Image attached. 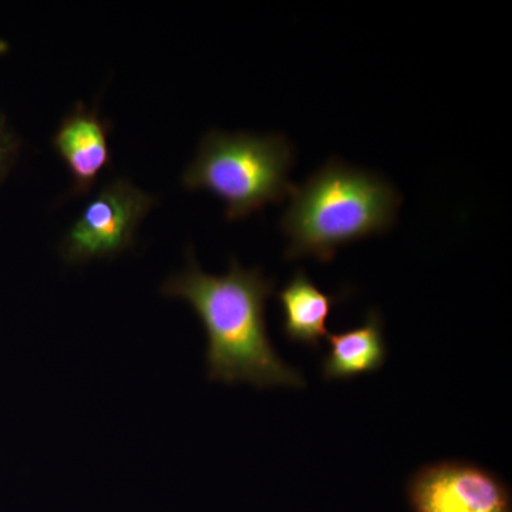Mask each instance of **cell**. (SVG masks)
<instances>
[{"mask_svg": "<svg viewBox=\"0 0 512 512\" xmlns=\"http://www.w3.org/2000/svg\"><path fill=\"white\" fill-rule=\"evenodd\" d=\"M274 289V279L265 278L259 268H242L235 258L227 274H205L190 251L187 268L171 275L161 293L190 303L200 316L210 380L249 383L256 389L303 387L302 373L286 365L266 332V302Z\"/></svg>", "mask_w": 512, "mask_h": 512, "instance_id": "6da1fadb", "label": "cell"}, {"mask_svg": "<svg viewBox=\"0 0 512 512\" xmlns=\"http://www.w3.org/2000/svg\"><path fill=\"white\" fill-rule=\"evenodd\" d=\"M400 204L382 175L330 158L292 194L281 220L289 238L285 258L311 256L328 264L339 248L389 231Z\"/></svg>", "mask_w": 512, "mask_h": 512, "instance_id": "7a4b0ae2", "label": "cell"}, {"mask_svg": "<svg viewBox=\"0 0 512 512\" xmlns=\"http://www.w3.org/2000/svg\"><path fill=\"white\" fill-rule=\"evenodd\" d=\"M293 163L295 151L284 134L211 130L184 171L183 185L217 195L227 205L225 218L237 221L292 197Z\"/></svg>", "mask_w": 512, "mask_h": 512, "instance_id": "3957f363", "label": "cell"}, {"mask_svg": "<svg viewBox=\"0 0 512 512\" xmlns=\"http://www.w3.org/2000/svg\"><path fill=\"white\" fill-rule=\"evenodd\" d=\"M157 198L137 185L117 178L104 185L73 222L60 244V255L69 265L116 258L136 242L138 228Z\"/></svg>", "mask_w": 512, "mask_h": 512, "instance_id": "277c9868", "label": "cell"}, {"mask_svg": "<svg viewBox=\"0 0 512 512\" xmlns=\"http://www.w3.org/2000/svg\"><path fill=\"white\" fill-rule=\"evenodd\" d=\"M407 498L413 512H512L510 488L464 461L421 467L407 484Z\"/></svg>", "mask_w": 512, "mask_h": 512, "instance_id": "5b68a950", "label": "cell"}, {"mask_svg": "<svg viewBox=\"0 0 512 512\" xmlns=\"http://www.w3.org/2000/svg\"><path fill=\"white\" fill-rule=\"evenodd\" d=\"M109 128L99 111L79 107L64 117L53 147L73 178V194L90 191L111 161Z\"/></svg>", "mask_w": 512, "mask_h": 512, "instance_id": "8992f818", "label": "cell"}, {"mask_svg": "<svg viewBox=\"0 0 512 512\" xmlns=\"http://www.w3.org/2000/svg\"><path fill=\"white\" fill-rule=\"evenodd\" d=\"M346 291L339 295H326L313 284L305 271H298L278 293L282 306V330L293 343H302L313 350L320 349V340L329 336L328 318L333 306L346 298Z\"/></svg>", "mask_w": 512, "mask_h": 512, "instance_id": "52a82bcc", "label": "cell"}, {"mask_svg": "<svg viewBox=\"0 0 512 512\" xmlns=\"http://www.w3.org/2000/svg\"><path fill=\"white\" fill-rule=\"evenodd\" d=\"M329 353L323 360L322 372L326 380L352 379L376 372L387 357L383 335V318L377 311L366 313L359 328L329 335Z\"/></svg>", "mask_w": 512, "mask_h": 512, "instance_id": "ba28073f", "label": "cell"}, {"mask_svg": "<svg viewBox=\"0 0 512 512\" xmlns=\"http://www.w3.org/2000/svg\"><path fill=\"white\" fill-rule=\"evenodd\" d=\"M18 150L19 143L16 140L15 134L8 127L5 119L0 116V183L5 180L10 167L15 163Z\"/></svg>", "mask_w": 512, "mask_h": 512, "instance_id": "9c48e42d", "label": "cell"}, {"mask_svg": "<svg viewBox=\"0 0 512 512\" xmlns=\"http://www.w3.org/2000/svg\"><path fill=\"white\" fill-rule=\"evenodd\" d=\"M8 50V43H6L5 40L0 39V55H5V53L8 52Z\"/></svg>", "mask_w": 512, "mask_h": 512, "instance_id": "30bf717a", "label": "cell"}]
</instances>
